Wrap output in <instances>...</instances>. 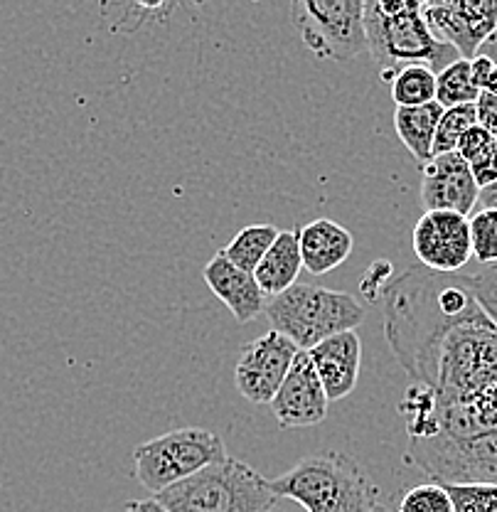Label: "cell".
I'll use <instances>...</instances> for the list:
<instances>
[{
  "label": "cell",
  "instance_id": "6da1fadb",
  "mask_svg": "<svg viewBox=\"0 0 497 512\" xmlns=\"http://www.w3.org/2000/svg\"><path fill=\"white\" fill-rule=\"evenodd\" d=\"M384 338L414 382L434 387L448 333L483 318L466 279L416 264L394 276L382 296Z\"/></svg>",
  "mask_w": 497,
  "mask_h": 512
},
{
  "label": "cell",
  "instance_id": "7a4b0ae2",
  "mask_svg": "<svg viewBox=\"0 0 497 512\" xmlns=\"http://www.w3.org/2000/svg\"><path fill=\"white\" fill-rule=\"evenodd\" d=\"M419 0H367V52L377 62L382 82H394L399 69L426 67L438 74L461 60L451 45L441 42L424 20Z\"/></svg>",
  "mask_w": 497,
  "mask_h": 512
},
{
  "label": "cell",
  "instance_id": "3957f363",
  "mask_svg": "<svg viewBox=\"0 0 497 512\" xmlns=\"http://www.w3.org/2000/svg\"><path fill=\"white\" fill-rule=\"evenodd\" d=\"M269 485L276 498L293 500L306 512H370L379 503V488L365 468L340 451L303 458Z\"/></svg>",
  "mask_w": 497,
  "mask_h": 512
},
{
  "label": "cell",
  "instance_id": "277c9868",
  "mask_svg": "<svg viewBox=\"0 0 497 512\" xmlns=\"http://www.w3.org/2000/svg\"><path fill=\"white\" fill-rule=\"evenodd\" d=\"M264 316L271 330L308 352L333 335L357 330L365 320V308L355 296L325 286L296 284L269 298Z\"/></svg>",
  "mask_w": 497,
  "mask_h": 512
},
{
  "label": "cell",
  "instance_id": "5b68a950",
  "mask_svg": "<svg viewBox=\"0 0 497 512\" xmlns=\"http://www.w3.org/2000/svg\"><path fill=\"white\" fill-rule=\"evenodd\" d=\"M168 512H264L276 500L269 480L239 458H222L156 495Z\"/></svg>",
  "mask_w": 497,
  "mask_h": 512
},
{
  "label": "cell",
  "instance_id": "8992f818",
  "mask_svg": "<svg viewBox=\"0 0 497 512\" xmlns=\"http://www.w3.org/2000/svg\"><path fill=\"white\" fill-rule=\"evenodd\" d=\"M497 384V328L488 316L448 333L434 384L436 402L451 404Z\"/></svg>",
  "mask_w": 497,
  "mask_h": 512
},
{
  "label": "cell",
  "instance_id": "52a82bcc",
  "mask_svg": "<svg viewBox=\"0 0 497 512\" xmlns=\"http://www.w3.org/2000/svg\"><path fill=\"white\" fill-rule=\"evenodd\" d=\"M227 456L224 441L215 431L187 426L133 448V466L138 483L158 495Z\"/></svg>",
  "mask_w": 497,
  "mask_h": 512
},
{
  "label": "cell",
  "instance_id": "ba28073f",
  "mask_svg": "<svg viewBox=\"0 0 497 512\" xmlns=\"http://www.w3.org/2000/svg\"><path fill=\"white\" fill-rule=\"evenodd\" d=\"M404 463L424 471L431 483L497 485V429L468 439H409Z\"/></svg>",
  "mask_w": 497,
  "mask_h": 512
},
{
  "label": "cell",
  "instance_id": "9c48e42d",
  "mask_svg": "<svg viewBox=\"0 0 497 512\" xmlns=\"http://www.w3.org/2000/svg\"><path fill=\"white\" fill-rule=\"evenodd\" d=\"M291 20L318 60L347 62L367 50L362 0H293Z\"/></svg>",
  "mask_w": 497,
  "mask_h": 512
},
{
  "label": "cell",
  "instance_id": "30bf717a",
  "mask_svg": "<svg viewBox=\"0 0 497 512\" xmlns=\"http://www.w3.org/2000/svg\"><path fill=\"white\" fill-rule=\"evenodd\" d=\"M298 352L301 350L276 330L251 340L242 348L237 367H234V384L239 394L254 404L274 402Z\"/></svg>",
  "mask_w": 497,
  "mask_h": 512
},
{
  "label": "cell",
  "instance_id": "8fae6325",
  "mask_svg": "<svg viewBox=\"0 0 497 512\" xmlns=\"http://www.w3.org/2000/svg\"><path fill=\"white\" fill-rule=\"evenodd\" d=\"M424 20L461 60H473L480 47L497 35V0L478 3H424Z\"/></svg>",
  "mask_w": 497,
  "mask_h": 512
},
{
  "label": "cell",
  "instance_id": "7c38bea8",
  "mask_svg": "<svg viewBox=\"0 0 497 512\" xmlns=\"http://www.w3.org/2000/svg\"><path fill=\"white\" fill-rule=\"evenodd\" d=\"M419 264L438 274H458L473 256L468 217L456 212H424L411 234Z\"/></svg>",
  "mask_w": 497,
  "mask_h": 512
},
{
  "label": "cell",
  "instance_id": "4fadbf2b",
  "mask_svg": "<svg viewBox=\"0 0 497 512\" xmlns=\"http://www.w3.org/2000/svg\"><path fill=\"white\" fill-rule=\"evenodd\" d=\"M480 188L470 165L458 153L434 156L421 170V205L424 212H456L473 215Z\"/></svg>",
  "mask_w": 497,
  "mask_h": 512
},
{
  "label": "cell",
  "instance_id": "5bb4252c",
  "mask_svg": "<svg viewBox=\"0 0 497 512\" xmlns=\"http://www.w3.org/2000/svg\"><path fill=\"white\" fill-rule=\"evenodd\" d=\"M328 404L311 355L301 350L271 402V412L281 429H308L328 416Z\"/></svg>",
  "mask_w": 497,
  "mask_h": 512
},
{
  "label": "cell",
  "instance_id": "9a60e30c",
  "mask_svg": "<svg viewBox=\"0 0 497 512\" xmlns=\"http://www.w3.org/2000/svg\"><path fill=\"white\" fill-rule=\"evenodd\" d=\"M308 355L323 382L328 402H338L352 394L362 367V340L357 330H347V333L323 340L313 350H308Z\"/></svg>",
  "mask_w": 497,
  "mask_h": 512
},
{
  "label": "cell",
  "instance_id": "2e32d148",
  "mask_svg": "<svg viewBox=\"0 0 497 512\" xmlns=\"http://www.w3.org/2000/svg\"><path fill=\"white\" fill-rule=\"evenodd\" d=\"M202 276H205V284L210 286V291L229 308L237 323H251V320L264 316L269 296L256 284L254 274L234 266L224 252H217L207 261Z\"/></svg>",
  "mask_w": 497,
  "mask_h": 512
},
{
  "label": "cell",
  "instance_id": "e0dca14e",
  "mask_svg": "<svg viewBox=\"0 0 497 512\" xmlns=\"http://www.w3.org/2000/svg\"><path fill=\"white\" fill-rule=\"evenodd\" d=\"M298 242H301L303 269H308V274L313 276H323L338 269L355 247L350 229L335 220H328V217L303 224L298 229Z\"/></svg>",
  "mask_w": 497,
  "mask_h": 512
},
{
  "label": "cell",
  "instance_id": "ac0fdd59",
  "mask_svg": "<svg viewBox=\"0 0 497 512\" xmlns=\"http://www.w3.org/2000/svg\"><path fill=\"white\" fill-rule=\"evenodd\" d=\"M301 269L303 256L301 242H298V229H286V232H279L274 247L269 249V254L256 266L254 279L266 296L274 298L298 284Z\"/></svg>",
  "mask_w": 497,
  "mask_h": 512
},
{
  "label": "cell",
  "instance_id": "d6986e66",
  "mask_svg": "<svg viewBox=\"0 0 497 512\" xmlns=\"http://www.w3.org/2000/svg\"><path fill=\"white\" fill-rule=\"evenodd\" d=\"M443 111L446 109L438 101L394 111V128H397L399 141L404 143V148L414 156L416 163L426 165L434 158V138Z\"/></svg>",
  "mask_w": 497,
  "mask_h": 512
},
{
  "label": "cell",
  "instance_id": "ffe728a7",
  "mask_svg": "<svg viewBox=\"0 0 497 512\" xmlns=\"http://www.w3.org/2000/svg\"><path fill=\"white\" fill-rule=\"evenodd\" d=\"M276 237H279V229H276L274 224H249V227H244L222 252L234 266L254 274L256 266L261 264V259H264V256L269 254V249L274 247Z\"/></svg>",
  "mask_w": 497,
  "mask_h": 512
},
{
  "label": "cell",
  "instance_id": "44dd1931",
  "mask_svg": "<svg viewBox=\"0 0 497 512\" xmlns=\"http://www.w3.org/2000/svg\"><path fill=\"white\" fill-rule=\"evenodd\" d=\"M480 96L478 84L473 82V72H470V60H456L451 67L436 74V101L443 109H453V106L475 104Z\"/></svg>",
  "mask_w": 497,
  "mask_h": 512
},
{
  "label": "cell",
  "instance_id": "7402d4cb",
  "mask_svg": "<svg viewBox=\"0 0 497 512\" xmlns=\"http://www.w3.org/2000/svg\"><path fill=\"white\" fill-rule=\"evenodd\" d=\"M392 99L397 109L431 104L436 101V74L426 67L399 69L392 82Z\"/></svg>",
  "mask_w": 497,
  "mask_h": 512
},
{
  "label": "cell",
  "instance_id": "603a6c76",
  "mask_svg": "<svg viewBox=\"0 0 497 512\" xmlns=\"http://www.w3.org/2000/svg\"><path fill=\"white\" fill-rule=\"evenodd\" d=\"M475 124H478V114H475V104L453 106V109L443 111L441 121H438L436 138H434V156L443 153H456L458 143L466 136Z\"/></svg>",
  "mask_w": 497,
  "mask_h": 512
},
{
  "label": "cell",
  "instance_id": "cb8c5ba5",
  "mask_svg": "<svg viewBox=\"0 0 497 512\" xmlns=\"http://www.w3.org/2000/svg\"><path fill=\"white\" fill-rule=\"evenodd\" d=\"M470 247L480 264H497V210H475L470 215Z\"/></svg>",
  "mask_w": 497,
  "mask_h": 512
},
{
  "label": "cell",
  "instance_id": "d4e9b609",
  "mask_svg": "<svg viewBox=\"0 0 497 512\" xmlns=\"http://www.w3.org/2000/svg\"><path fill=\"white\" fill-rule=\"evenodd\" d=\"M451 498L456 512H497V485L488 483H470V485H453L438 483Z\"/></svg>",
  "mask_w": 497,
  "mask_h": 512
},
{
  "label": "cell",
  "instance_id": "484cf974",
  "mask_svg": "<svg viewBox=\"0 0 497 512\" xmlns=\"http://www.w3.org/2000/svg\"><path fill=\"white\" fill-rule=\"evenodd\" d=\"M397 512H456L451 498L438 483H424L406 490Z\"/></svg>",
  "mask_w": 497,
  "mask_h": 512
},
{
  "label": "cell",
  "instance_id": "4316f807",
  "mask_svg": "<svg viewBox=\"0 0 497 512\" xmlns=\"http://www.w3.org/2000/svg\"><path fill=\"white\" fill-rule=\"evenodd\" d=\"M463 279H466V286L473 293L475 303L483 308L485 316L497 328V264L485 266L483 271H475V274L463 276Z\"/></svg>",
  "mask_w": 497,
  "mask_h": 512
},
{
  "label": "cell",
  "instance_id": "83f0119b",
  "mask_svg": "<svg viewBox=\"0 0 497 512\" xmlns=\"http://www.w3.org/2000/svg\"><path fill=\"white\" fill-rule=\"evenodd\" d=\"M392 271L394 269L389 261H374L360 281L362 296L370 298V301H379L384 296V291H387L389 281H392Z\"/></svg>",
  "mask_w": 497,
  "mask_h": 512
},
{
  "label": "cell",
  "instance_id": "f1b7e54d",
  "mask_svg": "<svg viewBox=\"0 0 497 512\" xmlns=\"http://www.w3.org/2000/svg\"><path fill=\"white\" fill-rule=\"evenodd\" d=\"M470 173H473L478 188H490V185L497 183V138L480 153L478 158L470 160Z\"/></svg>",
  "mask_w": 497,
  "mask_h": 512
},
{
  "label": "cell",
  "instance_id": "f546056e",
  "mask_svg": "<svg viewBox=\"0 0 497 512\" xmlns=\"http://www.w3.org/2000/svg\"><path fill=\"white\" fill-rule=\"evenodd\" d=\"M493 141H495V138L490 136V133L485 131V128H480L478 124H475L473 128H470V131H466V136L461 138V143H458L456 153L463 160H466V163H470V160L478 158L480 153H483L485 148H488Z\"/></svg>",
  "mask_w": 497,
  "mask_h": 512
},
{
  "label": "cell",
  "instance_id": "4dcf8cb0",
  "mask_svg": "<svg viewBox=\"0 0 497 512\" xmlns=\"http://www.w3.org/2000/svg\"><path fill=\"white\" fill-rule=\"evenodd\" d=\"M475 114H478V126L497 138V96L480 92L475 101Z\"/></svg>",
  "mask_w": 497,
  "mask_h": 512
},
{
  "label": "cell",
  "instance_id": "1f68e13d",
  "mask_svg": "<svg viewBox=\"0 0 497 512\" xmlns=\"http://www.w3.org/2000/svg\"><path fill=\"white\" fill-rule=\"evenodd\" d=\"M493 69H495V62L488 60V57H483V55H475L473 60H470V72H473V82L478 84L480 92H483L485 79L490 77V72H493Z\"/></svg>",
  "mask_w": 497,
  "mask_h": 512
},
{
  "label": "cell",
  "instance_id": "d6a6232c",
  "mask_svg": "<svg viewBox=\"0 0 497 512\" xmlns=\"http://www.w3.org/2000/svg\"><path fill=\"white\" fill-rule=\"evenodd\" d=\"M126 512H168V510H165L156 498H148V500H131V503L126 505Z\"/></svg>",
  "mask_w": 497,
  "mask_h": 512
},
{
  "label": "cell",
  "instance_id": "836d02e7",
  "mask_svg": "<svg viewBox=\"0 0 497 512\" xmlns=\"http://www.w3.org/2000/svg\"><path fill=\"white\" fill-rule=\"evenodd\" d=\"M478 210H497V183L490 185V188L480 190Z\"/></svg>",
  "mask_w": 497,
  "mask_h": 512
},
{
  "label": "cell",
  "instance_id": "e575fe53",
  "mask_svg": "<svg viewBox=\"0 0 497 512\" xmlns=\"http://www.w3.org/2000/svg\"><path fill=\"white\" fill-rule=\"evenodd\" d=\"M264 512H306V510H303L298 503H293V500H288V498H276L274 503H271L269 508H266Z\"/></svg>",
  "mask_w": 497,
  "mask_h": 512
},
{
  "label": "cell",
  "instance_id": "d590c367",
  "mask_svg": "<svg viewBox=\"0 0 497 512\" xmlns=\"http://www.w3.org/2000/svg\"><path fill=\"white\" fill-rule=\"evenodd\" d=\"M478 55L488 57V60H493V62L497 64V37H490V40L485 42L483 47H480V52H478Z\"/></svg>",
  "mask_w": 497,
  "mask_h": 512
},
{
  "label": "cell",
  "instance_id": "8d00e7d4",
  "mask_svg": "<svg viewBox=\"0 0 497 512\" xmlns=\"http://www.w3.org/2000/svg\"><path fill=\"white\" fill-rule=\"evenodd\" d=\"M483 92H485V94H490V96H497V64H495L493 72H490V77L485 79Z\"/></svg>",
  "mask_w": 497,
  "mask_h": 512
},
{
  "label": "cell",
  "instance_id": "74e56055",
  "mask_svg": "<svg viewBox=\"0 0 497 512\" xmlns=\"http://www.w3.org/2000/svg\"><path fill=\"white\" fill-rule=\"evenodd\" d=\"M370 512H397V510H394L392 505H387V503H377Z\"/></svg>",
  "mask_w": 497,
  "mask_h": 512
},
{
  "label": "cell",
  "instance_id": "f35d334b",
  "mask_svg": "<svg viewBox=\"0 0 497 512\" xmlns=\"http://www.w3.org/2000/svg\"><path fill=\"white\" fill-rule=\"evenodd\" d=\"M495 37H497V35H495Z\"/></svg>",
  "mask_w": 497,
  "mask_h": 512
}]
</instances>
